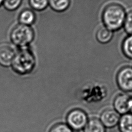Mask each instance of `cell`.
Returning <instances> with one entry per match:
<instances>
[{
  "mask_svg": "<svg viewBox=\"0 0 132 132\" xmlns=\"http://www.w3.org/2000/svg\"><path fill=\"white\" fill-rule=\"evenodd\" d=\"M125 16L126 13L124 7L118 3L107 5L102 12V20L105 26L112 31L122 27Z\"/></svg>",
  "mask_w": 132,
  "mask_h": 132,
  "instance_id": "6da1fadb",
  "label": "cell"
},
{
  "mask_svg": "<svg viewBox=\"0 0 132 132\" xmlns=\"http://www.w3.org/2000/svg\"><path fill=\"white\" fill-rule=\"evenodd\" d=\"M36 65V58L32 51L27 46L16 51L11 64L12 69L20 74L31 72Z\"/></svg>",
  "mask_w": 132,
  "mask_h": 132,
  "instance_id": "7a4b0ae2",
  "label": "cell"
},
{
  "mask_svg": "<svg viewBox=\"0 0 132 132\" xmlns=\"http://www.w3.org/2000/svg\"><path fill=\"white\" fill-rule=\"evenodd\" d=\"M35 36L30 26L18 24L11 30L10 38L12 43L20 48L27 47L32 41Z\"/></svg>",
  "mask_w": 132,
  "mask_h": 132,
  "instance_id": "3957f363",
  "label": "cell"
},
{
  "mask_svg": "<svg viewBox=\"0 0 132 132\" xmlns=\"http://www.w3.org/2000/svg\"><path fill=\"white\" fill-rule=\"evenodd\" d=\"M69 127L75 130H80L84 128L88 120L86 113L78 109L70 111L67 118Z\"/></svg>",
  "mask_w": 132,
  "mask_h": 132,
  "instance_id": "277c9868",
  "label": "cell"
},
{
  "mask_svg": "<svg viewBox=\"0 0 132 132\" xmlns=\"http://www.w3.org/2000/svg\"><path fill=\"white\" fill-rule=\"evenodd\" d=\"M117 82L119 87L123 91H132V67H122L117 75Z\"/></svg>",
  "mask_w": 132,
  "mask_h": 132,
  "instance_id": "5b68a950",
  "label": "cell"
},
{
  "mask_svg": "<svg viewBox=\"0 0 132 132\" xmlns=\"http://www.w3.org/2000/svg\"><path fill=\"white\" fill-rule=\"evenodd\" d=\"M16 51L9 44H4L0 46V65L3 67L11 65Z\"/></svg>",
  "mask_w": 132,
  "mask_h": 132,
  "instance_id": "8992f818",
  "label": "cell"
},
{
  "mask_svg": "<svg viewBox=\"0 0 132 132\" xmlns=\"http://www.w3.org/2000/svg\"><path fill=\"white\" fill-rule=\"evenodd\" d=\"M120 119V114L114 109H107L102 112L100 120L105 127L111 128L118 124Z\"/></svg>",
  "mask_w": 132,
  "mask_h": 132,
  "instance_id": "52a82bcc",
  "label": "cell"
},
{
  "mask_svg": "<svg viewBox=\"0 0 132 132\" xmlns=\"http://www.w3.org/2000/svg\"><path fill=\"white\" fill-rule=\"evenodd\" d=\"M130 97L126 94H119L113 102L114 110L119 114H124L129 112L128 101Z\"/></svg>",
  "mask_w": 132,
  "mask_h": 132,
  "instance_id": "ba28073f",
  "label": "cell"
},
{
  "mask_svg": "<svg viewBox=\"0 0 132 132\" xmlns=\"http://www.w3.org/2000/svg\"><path fill=\"white\" fill-rule=\"evenodd\" d=\"M84 132H106V129L100 119L93 118L88 120L84 127Z\"/></svg>",
  "mask_w": 132,
  "mask_h": 132,
  "instance_id": "9c48e42d",
  "label": "cell"
},
{
  "mask_svg": "<svg viewBox=\"0 0 132 132\" xmlns=\"http://www.w3.org/2000/svg\"><path fill=\"white\" fill-rule=\"evenodd\" d=\"M36 20V15L34 12L29 9L23 10L19 15V21L20 24L30 26Z\"/></svg>",
  "mask_w": 132,
  "mask_h": 132,
  "instance_id": "30bf717a",
  "label": "cell"
},
{
  "mask_svg": "<svg viewBox=\"0 0 132 132\" xmlns=\"http://www.w3.org/2000/svg\"><path fill=\"white\" fill-rule=\"evenodd\" d=\"M118 125L121 132H132V113L123 114L120 117Z\"/></svg>",
  "mask_w": 132,
  "mask_h": 132,
  "instance_id": "8fae6325",
  "label": "cell"
},
{
  "mask_svg": "<svg viewBox=\"0 0 132 132\" xmlns=\"http://www.w3.org/2000/svg\"><path fill=\"white\" fill-rule=\"evenodd\" d=\"M113 37V31L108 29L105 26L100 27L96 34V38L97 41L101 43L109 42Z\"/></svg>",
  "mask_w": 132,
  "mask_h": 132,
  "instance_id": "7c38bea8",
  "label": "cell"
},
{
  "mask_svg": "<svg viewBox=\"0 0 132 132\" xmlns=\"http://www.w3.org/2000/svg\"><path fill=\"white\" fill-rule=\"evenodd\" d=\"M71 0H48V5L57 12H62L70 6Z\"/></svg>",
  "mask_w": 132,
  "mask_h": 132,
  "instance_id": "4fadbf2b",
  "label": "cell"
},
{
  "mask_svg": "<svg viewBox=\"0 0 132 132\" xmlns=\"http://www.w3.org/2000/svg\"><path fill=\"white\" fill-rule=\"evenodd\" d=\"M122 51L127 57L132 59V35H130L124 40Z\"/></svg>",
  "mask_w": 132,
  "mask_h": 132,
  "instance_id": "5bb4252c",
  "label": "cell"
},
{
  "mask_svg": "<svg viewBox=\"0 0 132 132\" xmlns=\"http://www.w3.org/2000/svg\"><path fill=\"white\" fill-rule=\"evenodd\" d=\"M29 3L33 9L41 11L47 7L48 5V0H29Z\"/></svg>",
  "mask_w": 132,
  "mask_h": 132,
  "instance_id": "9a60e30c",
  "label": "cell"
},
{
  "mask_svg": "<svg viewBox=\"0 0 132 132\" xmlns=\"http://www.w3.org/2000/svg\"><path fill=\"white\" fill-rule=\"evenodd\" d=\"M21 2L22 0H3V4L7 10L13 11L20 6Z\"/></svg>",
  "mask_w": 132,
  "mask_h": 132,
  "instance_id": "2e32d148",
  "label": "cell"
},
{
  "mask_svg": "<svg viewBox=\"0 0 132 132\" xmlns=\"http://www.w3.org/2000/svg\"><path fill=\"white\" fill-rule=\"evenodd\" d=\"M125 30L130 35H132V10L126 14L123 24Z\"/></svg>",
  "mask_w": 132,
  "mask_h": 132,
  "instance_id": "e0dca14e",
  "label": "cell"
},
{
  "mask_svg": "<svg viewBox=\"0 0 132 132\" xmlns=\"http://www.w3.org/2000/svg\"><path fill=\"white\" fill-rule=\"evenodd\" d=\"M50 132H72L69 126L64 124H58L54 125Z\"/></svg>",
  "mask_w": 132,
  "mask_h": 132,
  "instance_id": "ac0fdd59",
  "label": "cell"
},
{
  "mask_svg": "<svg viewBox=\"0 0 132 132\" xmlns=\"http://www.w3.org/2000/svg\"><path fill=\"white\" fill-rule=\"evenodd\" d=\"M128 109L129 111H131L132 113V98H130L128 101Z\"/></svg>",
  "mask_w": 132,
  "mask_h": 132,
  "instance_id": "d6986e66",
  "label": "cell"
},
{
  "mask_svg": "<svg viewBox=\"0 0 132 132\" xmlns=\"http://www.w3.org/2000/svg\"><path fill=\"white\" fill-rule=\"evenodd\" d=\"M3 0H0V6L3 4Z\"/></svg>",
  "mask_w": 132,
  "mask_h": 132,
  "instance_id": "ffe728a7",
  "label": "cell"
}]
</instances>
